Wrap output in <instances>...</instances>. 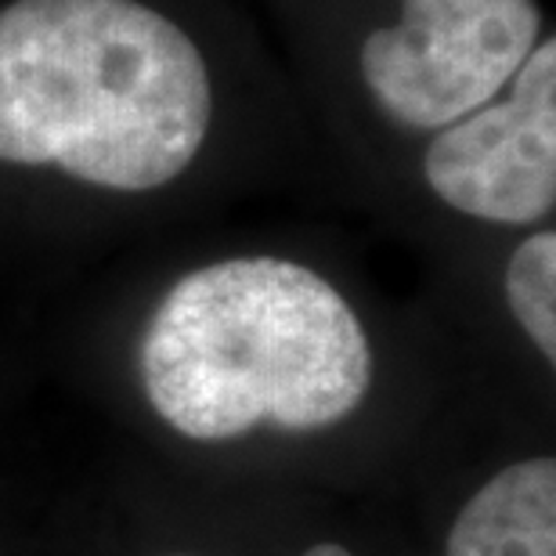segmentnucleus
I'll return each instance as SVG.
<instances>
[{
  "mask_svg": "<svg viewBox=\"0 0 556 556\" xmlns=\"http://www.w3.org/2000/svg\"><path fill=\"white\" fill-rule=\"evenodd\" d=\"M444 556H556V463L549 455L498 470L459 509Z\"/></svg>",
  "mask_w": 556,
  "mask_h": 556,
  "instance_id": "39448f33",
  "label": "nucleus"
},
{
  "mask_svg": "<svg viewBox=\"0 0 556 556\" xmlns=\"http://www.w3.org/2000/svg\"><path fill=\"white\" fill-rule=\"evenodd\" d=\"M166 556H188V553H166ZM304 556H354L348 546H340V542H321V546H311Z\"/></svg>",
  "mask_w": 556,
  "mask_h": 556,
  "instance_id": "0eeeda50",
  "label": "nucleus"
},
{
  "mask_svg": "<svg viewBox=\"0 0 556 556\" xmlns=\"http://www.w3.org/2000/svg\"><path fill=\"white\" fill-rule=\"evenodd\" d=\"M539 33L535 0H402V18L365 37L362 80L397 124L441 130L495 102Z\"/></svg>",
  "mask_w": 556,
  "mask_h": 556,
  "instance_id": "7ed1b4c3",
  "label": "nucleus"
},
{
  "mask_svg": "<svg viewBox=\"0 0 556 556\" xmlns=\"http://www.w3.org/2000/svg\"><path fill=\"white\" fill-rule=\"evenodd\" d=\"M210 119L203 51L163 11L141 0L0 8V163L152 192L192 166Z\"/></svg>",
  "mask_w": 556,
  "mask_h": 556,
  "instance_id": "f257e3e1",
  "label": "nucleus"
},
{
  "mask_svg": "<svg viewBox=\"0 0 556 556\" xmlns=\"http://www.w3.org/2000/svg\"><path fill=\"white\" fill-rule=\"evenodd\" d=\"M506 102L441 127L422 152L433 195L492 225H535L556 203V40L517 70Z\"/></svg>",
  "mask_w": 556,
  "mask_h": 556,
  "instance_id": "20e7f679",
  "label": "nucleus"
},
{
  "mask_svg": "<svg viewBox=\"0 0 556 556\" xmlns=\"http://www.w3.org/2000/svg\"><path fill=\"white\" fill-rule=\"evenodd\" d=\"M141 383L155 416L192 441H231L261 422L326 430L369 394L372 348L318 271L236 257L160 300L141 337Z\"/></svg>",
  "mask_w": 556,
  "mask_h": 556,
  "instance_id": "f03ea898",
  "label": "nucleus"
},
{
  "mask_svg": "<svg viewBox=\"0 0 556 556\" xmlns=\"http://www.w3.org/2000/svg\"><path fill=\"white\" fill-rule=\"evenodd\" d=\"M506 304L542 351L549 365L556 362V236L535 231L514 250L506 264Z\"/></svg>",
  "mask_w": 556,
  "mask_h": 556,
  "instance_id": "423d86ee",
  "label": "nucleus"
}]
</instances>
